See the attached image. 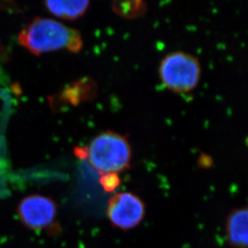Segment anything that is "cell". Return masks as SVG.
<instances>
[{
    "instance_id": "cell-1",
    "label": "cell",
    "mask_w": 248,
    "mask_h": 248,
    "mask_svg": "<svg viewBox=\"0 0 248 248\" xmlns=\"http://www.w3.org/2000/svg\"><path fill=\"white\" fill-rule=\"evenodd\" d=\"M18 40L23 47L35 56L61 50L78 53L84 45L79 31L54 19L41 17L33 19L23 28Z\"/></svg>"
},
{
    "instance_id": "cell-2",
    "label": "cell",
    "mask_w": 248,
    "mask_h": 248,
    "mask_svg": "<svg viewBox=\"0 0 248 248\" xmlns=\"http://www.w3.org/2000/svg\"><path fill=\"white\" fill-rule=\"evenodd\" d=\"M87 159L93 168L102 174L118 173L130 166L132 147L126 137L117 132H102L91 140Z\"/></svg>"
},
{
    "instance_id": "cell-3",
    "label": "cell",
    "mask_w": 248,
    "mask_h": 248,
    "mask_svg": "<svg viewBox=\"0 0 248 248\" xmlns=\"http://www.w3.org/2000/svg\"><path fill=\"white\" fill-rule=\"evenodd\" d=\"M160 80L166 89L175 93L193 91L201 79V63L194 55L183 51L170 52L158 68Z\"/></svg>"
},
{
    "instance_id": "cell-4",
    "label": "cell",
    "mask_w": 248,
    "mask_h": 248,
    "mask_svg": "<svg viewBox=\"0 0 248 248\" xmlns=\"http://www.w3.org/2000/svg\"><path fill=\"white\" fill-rule=\"evenodd\" d=\"M58 206L49 197L31 194L24 197L17 206V215L24 227L35 232L49 230L56 224Z\"/></svg>"
},
{
    "instance_id": "cell-5",
    "label": "cell",
    "mask_w": 248,
    "mask_h": 248,
    "mask_svg": "<svg viewBox=\"0 0 248 248\" xmlns=\"http://www.w3.org/2000/svg\"><path fill=\"white\" fill-rule=\"evenodd\" d=\"M145 214V204L133 193H117L108 201V220L119 229L129 230L137 227L142 221Z\"/></svg>"
},
{
    "instance_id": "cell-6",
    "label": "cell",
    "mask_w": 248,
    "mask_h": 248,
    "mask_svg": "<svg viewBox=\"0 0 248 248\" xmlns=\"http://www.w3.org/2000/svg\"><path fill=\"white\" fill-rule=\"evenodd\" d=\"M248 211L247 207L232 211L226 221V234L231 246L234 248H248Z\"/></svg>"
},
{
    "instance_id": "cell-7",
    "label": "cell",
    "mask_w": 248,
    "mask_h": 248,
    "mask_svg": "<svg viewBox=\"0 0 248 248\" xmlns=\"http://www.w3.org/2000/svg\"><path fill=\"white\" fill-rule=\"evenodd\" d=\"M45 7L55 16L66 20H76L82 17L89 9L90 2L87 0L46 1Z\"/></svg>"
},
{
    "instance_id": "cell-8",
    "label": "cell",
    "mask_w": 248,
    "mask_h": 248,
    "mask_svg": "<svg viewBox=\"0 0 248 248\" xmlns=\"http://www.w3.org/2000/svg\"><path fill=\"white\" fill-rule=\"evenodd\" d=\"M97 93L96 83L90 78H84L74 84L68 85L62 96L72 105H78L83 101L95 97Z\"/></svg>"
},
{
    "instance_id": "cell-9",
    "label": "cell",
    "mask_w": 248,
    "mask_h": 248,
    "mask_svg": "<svg viewBox=\"0 0 248 248\" xmlns=\"http://www.w3.org/2000/svg\"><path fill=\"white\" fill-rule=\"evenodd\" d=\"M112 12L125 19H137L147 12V4L144 1H115L112 2Z\"/></svg>"
},
{
    "instance_id": "cell-10",
    "label": "cell",
    "mask_w": 248,
    "mask_h": 248,
    "mask_svg": "<svg viewBox=\"0 0 248 248\" xmlns=\"http://www.w3.org/2000/svg\"><path fill=\"white\" fill-rule=\"evenodd\" d=\"M100 183L106 192H113L121 184V178L118 173H108L102 174Z\"/></svg>"
},
{
    "instance_id": "cell-11",
    "label": "cell",
    "mask_w": 248,
    "mask_h": 248,
    "mask_svg": "<svg viewBox=\"0 0 248 248\" xmlns=\"http://www.w3.org/2000/svg\"><path fill=\"white\" fill-rule=\"evenodd\" d=\"M75 155L81 159H87L88 150L87 148H76Z\"/></svg>"
}]
</instances>
